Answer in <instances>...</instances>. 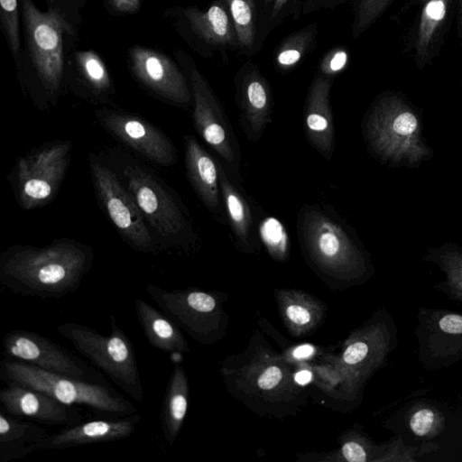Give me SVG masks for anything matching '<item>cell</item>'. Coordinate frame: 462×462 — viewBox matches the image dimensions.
I'll return each instance as SVG.
<instances>
[{
  "instance_id": "obj_1",
  "label": "cell",
  "mask_w": 462,
  "mask_h": 462,
  "mask_svg": "<svg viewBox=\"0 0 462 462\" xmlns=\"http://www.w3.org/2000/svg\"><path fill=\"white\" fill-rule=\"evenodd\" d=\"M92 259L91 249L70 240L14 246L0 257V281L17 294L59 299L79 287Z\"/></svg>"
},
{
  "instance_id": "obj_2",
  "label": "cell",
  "mask_w": 462,
  "mask_h": 462,
  "mask_svg": "<svg viewBox=\"0 0 462 462\" xmlns=\"http://www.w3.org/2000/svg\"><path fill=\"white\" fill-rule=\"evenodd\" d=\"M363 134L369 151L394 166L416 167L431 156L419 114L397 92L382 93L374 100L364 117Z\"/></svg>"
},
{
  "instance_id": "obj_3",
  "label": "cell",
  "mask_w": 462,
  "mask_h": 462,
  "mask_svg": "<svg viewBox=\"0 0 462 462\" xmlns=\"http://www.w3.org/2000/svg\"><path fill=\"white\" fill-rule=\"evenodd\" d=\"M298 234L307 254L323 271L346 277H358L366 271V257L356 236L326 208L302 207Z\"/></svg>"
},
{
  "instance_id": "obj_4",
  "label": "cell",
  "mask_w": 462,
  "mask_h": 462,
  "mask_svg": "<svg viewBox=\"0 0 462 462\" xmlns=\"http://www.w3.org/2000/svg\"><path fill=\"white\" fill-rule=\"evenodd\" d=\"M0 371L6 383H17L43 392L67 405L83 406L115 418L137 412L136 407L118 393L84 379L49 372L10 358L1 362Z\"/></svg>"
},
{
  "instance_id": "obj_5",
  "label": "cell",
  "mask_w": 462,
  "mask_h": 462,
  "mask_svg": "<svg viewBox=\"0 0 462 462\" xmlns=\"http://www.w3.org/2000/svg\"><path fill=\"white\" fill-rule=\"evenodd\" d=\"M110 327L109 336L77 322L62 323L57 327V331L120 389L134 400L143 402L144 390L132 343L113 315L110 316Z\"/></svg>"
},
{
  "instance_id": "obj_6",
  "label": "cell",
  "mask_w": 462,
  "mask_h": 462,
  "mask_svg": "<svg viewBox=\"0 0 462 462\" xmlns=\"http://www.w3.org/2000/svg\"><path fill=\"white\" fill-rule=\"evenodd\" d=\"M26 38L37 75L51 94L56 93L61 83L64 57L63 34L72 28L56 8L40 11L31 0H22Z\"/></svg>"
},
{
  "instance_id": "obj_7",
  "label": "cell",
  "mask_w": 462,
  "mask_h": 462,
  "mask_svg": "<svg viewBox=\"0 0 462 462\" xmlns=\"http://www.w3.org/2000/svg\"><path fill=\"white\" fill-rule=\"evenodd\" d=\"M71 143L60 142L21 157L17 162V192L21 207L45 205L57 193L69 164Z\"/></svg>"
},
{
  "instance_id": "obj_8",
  "label": "cell",
  "mask_w": 462,
  "mask_h": 462,
  "mask_svg": "<svg viewBox=\"0 0 462 462\" xmlns=\"http://www.w3.org/2000/svg\"><path fill=\"white\" fill-rule=\"evenodd\" d=\"M457 0H409L399 15L417 7L411 27L403 37V51L420 69L439 57L455 23Z\"/></svg>"
},
{
  "instance_id": "obj_9",
  "label": "cell",
  "mask_w": 462,
  "mask_h": 462,
  "mask_svg": "<svg viewBox=\"0 0 462 462\" xmlns=\"http://www.w3.org/2000/svg\"><path fill=\"white\" fill-rule=\"evenodd\" d=\"M416 320L418 359L424 369H442L462 361L461 313L420 307Z\"/></svg>"
},
{
  "instance_id": "obj_10",
  "label": "cell",
  "mask_w": 462,
  "mask_h": 462,
  "mask_svg": "<svg viewBox=\"0 0 462 462\" xmlns=\"http://www.w3.org/2000/svg\"><path fill=\"white\" fill-rule=\"evenodd\" d=\"M90 169L96 191L109 218L125 240L137 251H153L154 243L145 217L129 190L106 166L91 161Z\"/></svg>"
},
{
  "instance_id": "obj_11",
  "label": "cell",
  "mask_w": 462,
  "mask_h": 462,
  "mask_svg": "<svg viewBox=\"0 0 462 462\" xmlns=\"http://www.w3.org/2000/svg\"><path fill=\"white\" fill-rule=\"evenodd\" d=\"M127 189L145 219L162 236L173 239L188 230V221L171 193L149 171L138 165L124 169Z\"/></svg>"
},
{
  "instance_id": "obj_12",
  "label": "cell",
  "mask_w": 462,
  "mask_h": 462,
  "mask_svg": "<svg viewBox=\"0 0 462 462\" xmlns=\"http://www.w3.org/2000/svg\"><path fill=\"white\" fill-rule=\"evenodd\" d=\"M194 98V125L203 140L232 168L238 169L241 152L229 121L204 77L190 74Z\"/></svg>"
},
{
  "instance_id": "obj_13",
  "label": "cell",
  "mask_w": 462,
  "mask_h": 462,
  "mask_svg": "<svg viewBox=\"0 0 462 462\" xmlns=\"http://www.w3.org/2000/svg\"><path fill=\"white\" fill-rule=\"evenodd\" d=\"M3 346L7 358L74 378H88V372L76 357L38 333L24 329L9 331L4 337Z\"/></svg>"
},
{
  "instance_id": "obj_14",
  "label": "cell",
  "mask_w": 462,
  "mask_h": 462,
  "mask_svg": "<svg viewBox=\"0 0 462 462\" xmlns=\"http://www.w3.org/2000/svg\"><path fill=\"white\" fill-rule=\"evenodd\" d=\"M104 127L149 161L171 166L177 160L176 149L161 130L135 116L107 111L98 116Z\"/></svg>"
},
{
  "instance_id": "obj_15",
  "label": "cell",
  "mask_w": 462,
  "mask_h": 462,
  "mask_svg": "<svg viewBox=\"0 0 462 462\" xmlns=\"http://www.w3.org/2000/svg\"><path fill=\"white\" fill-rule=\"evenodd\" d=\"M1 411L45 425L72 426L82 417L74 406L64 404L49 394L17 383H7L0 392Z\"/></svg>"
},
{
  "instance_id": "obj_16",
  "label": "cell",
  "mask_w": 462,
  "mask_h": 462,
  "mask_svg": "<svg viewBox=\"0 0 462 462\" xmlns=\"http://www.w3.org/2000/svg\"><path fill=\"white\" fill-rule=\"evenodd\" d=\"M149 297L177 326L199 338L208 331V316L217 307L216 299L201 291H167L154 284L146 287Z\"/></svg>"
},
{
  "instance_id": "obj_17",
  "label": "cell",
  "mask_w": 462,
  "mask_h": 462,
  "mask_svg": "<svg viewBox=\"0 0 462 462\" xmlns=\"http://www.w3.org/2000/svg\"><path fill=\"white\" fill-rule=\"evenodd\" d=\"M132 69L136 78L148 88L165 99L187 106L191 101V92L187 81L167 56L143 47L130 51Z\"/></svg>"
},
{
  "instance_id": "obj_18",
  "label": "cell",
  "mask_w": 462,
  "mask_h": 462,
  "mask_svg": "<svg viewBox=\"0 0 462 462\" xmlns=\"http://www.w3.org/2000/svg\"><path fill=\"white\" fill-rule=\"evenodd\" d=\"M141 419L136 412L116 419L79 422L49 435L39 444L38 450L65 449L124 439L134 434Z\"/></svg>"
},
{
  "instance_id": "obj_19",
  "label": "cell",
  "mask_w": 462,
  "mask_h": 462,
  "mask_svg": "<svg viewBox=\"0 0 462 462\" xmlns=\"http://www.w3.org/2000/svg\"><path fill=\"white\" fill-rule=\"evenodd\" d=\"M331 82L318 77L312 82L304 107V128L309 143L327 160L335 147V129L329 101Z\"/></svg>"
},
{
  "instance_id": "obj_20",
  "label": "cell",
  "mask_w": 462,
  "mask_h": 462,
  "mask_svg": "<svg viewBox=\"0 0 462 462\" xmlns=\"http://www.w3.org/2000/svg\"><path fill=\"white\" fill-rule=\"evenodd\" d=\"M188 178L208 209L221 216L219 174L217 161L191 135L184 138Z\"/></svg>"
},
{
  "instance_id": "obj_21",
  "label": "cell",
  "mask_w": 462,
  "mask_h": 462,
  "mask_svg": "<svg viewBox=\"0 0 462 462\" xmlns=\"http://www.w3.org/2000/svg\"><path fill=\"white\" fill-rule=\"evenodd\" d=\"M242 127L249 139L258 141L271 122L273 98L268 85L255 71L246 74L238 88Z\"/></svg>"
},
{
  "instance_id": "obj_22",
  "label": "cell",
  "mask_w": 462,
  "mask_h": 462,
  "mask_svg": "<svg viewBox=\"0 0 462 462\" xmlns=\"http://www.w3.org/2000/svg\"><path fill=\"white\" fill-rule=\"evenodd\" d=\"M49 436L46 430L32 420L15 419L5 411L0 414V462H9L37 451Z\"/></svg>"
},
{
  "instance_id": "obj_23",
  "label": "cell",
  "mask_w": 462,
  "mask_h": 462,
  "mask_svg": "<svg viewBox=\"0 0 462 462\" xmlns=\"http://www.w3.org/2000/svg\"><path fill=\"white\" fill-rule=\"evenodd\" d=\"M137 320L149 343L170 354L188 351V345L176 324L140 298L134 300Z\"/></svg>"
},
{
  "instance_id": "obj_24",
  "label": "cell",
  "mask_w": 462,
  "mask_h": 462,
  "mask_svg": "<svg viewBox=\"0 0 462 462\" xmlns=\"http://www.w3.org/2000/svg\"><path fill=\"white\" fill-rule=\"evenodd\" d=\"M189 383L183 368L174 366L162 401L161 421L163 435L173 444L181 429L188 410Z\"/></svg>"
},
{
  "instance_id": "obj_25",
  "label": "cell",
  "mask_w": 462,
  "mask_h": 462,
  "mask_svg": "<svg viewBox=\"0 0 462 462\" xmlns=\"http://www.w3.org/2000/svg\"><path fill=\"white\" fill-rule=\"evenodd\" d=\"M185 15L192 31L204 41L215 45L237 42L231 17L221 4L215 3L206 11L187 8Z\"/></svg>"
},
{
  "instance_id": "obj_26",
  "label": "cell",
  "mask_w": 462,
  "mask_h": 462,
  "mask_svg": "<svg viewBox=\"0 0 462 462\" xmlns=\"http://www.w3.org/2000/svg\"><path fill=\"white\" fill-rule=\"evenodd\" d=\"M217 162L220 192L233 233L242 246L249 247L253 238V216L250 207L222 164L218 161Z\"/></svg>"
},
{
  "instance_id": "obj_27",
  "label": "cell",
  "mask_w": 462,
  "mask_h": 462,
  "mask_svg": "<svg viewBox=\"0 0 462 462\" xmlns=\"http://www.w3.org/2000/svg\"><path fill=\"white\" fill-rule=\"evenodd\" d=\"M423 260L436 264L445 276L435 289L462 303V247L454 243H444L428 250Z\"/></svg>"
},
{
  "instance_id": "obj_28",
  "label": "cell",
  "mask_w": 462,
  "mask_h": 462,
  "mask_svg": "<svg viewBox=\"0 0 462 462\" xmlns=\"http://www.w3.org/2000/svg\"><path fill=\"white\" fill-rule=\"evenodd\" d=\"M407 422L415 436L426 439L439 436L446 427L443 413L434 405L425 402H419L410 409Z\"/></svg>"
},
{
  "instance_id": "obj_29",
  "label": "cell",
  "mask_w": 462,
  "mask_h": 462,
  "mask_svg": "<svg viewBox=\"0 0 462 462\" xmlns=\"http://www.w3.org/2000/svg\"><path fill=\"white\" fill-rule=\"evenodd\" d=\"M237 43L251 48L254 41L255 12L253 0H226Z\"/></svg>"
},
{
  "instance_id": "obj_30",
  "label": "cell",
  "mask_w": 462,
  "mask_h": 462,
  "mask_svg": "<svg viewBox=\"0 0 462 462\" xmlns=\"http://www.w3.org/2000/svg\"><path fill=\"white\" fill-rule=\"evenodd\" d=\"M76 60L83 78L94 90L105 92L110 88L108 70L96 52L91 51L77 52Z\"/></svg>"
},
{
  "instance_id": "obj_31",
  "label": "cell",
  "mask_w": 462,
  "mask_h": 462,
  "mask_svg": "<svg viewBox=\"0 0 462 462\" xmlns=\"http://www.w3.org/2000/svg\"><path fill=\"white\" fill-rule=\"evenodd\" d=\"M439 446L434 442H423L419 446H409L402 438H397L386 446L375 461L417 462L419 457L435 452Z\"/></svg>"
},
{
  "instance_id": "obj_32",
  "label": "cell",
  "mask_w": 462,
  "mask_h": 462,
  "mask_svg": "<svg viewBox=\"0 0 462 462\" xmlns=\"http://www.w3.org/2000/svg\"><path fill=\"white\" fill-rule=\"evenodd\" d=\"M260 237L270 254L276 259L287 255L289 237L283 225L279 219L268 217L262 220L259 226Z\"/></svg>"
},
{
  "instance_id": "obj_33",
  "label": "cell",
  "mask_w": 462,
  "mask_h": 462,
  "mask_svg": "<svg viewBox=\"0 0 462 462\" xmlns=\"http://www.w3.org/2000/svg\"><path fill=\"white\" fill-rule=\"evenodd\" d=\"M394 0H357L353 23V37H358L374 24Z\"/></svg>"
},
{
  "instance_id": "obj_34",
  "label": "cell",
  "mask_w": 462,
  "mask_h": 462,
  "mask_svg": "<svg viewBox=\"0 0 462 462\" xmlns=\"http://www.w3.org/2000/svg\"><path fill=\"white\" fill-rule=\"evenodd\" d=\"M0 5L6 38L11 51L15 56L20 49L17 0H0Z\"/></svg>"
},
{
  "instance_id": "obj_35",
  "label": "cell",
  "mask_w": 462,
  "mask_h": 462,
  "mask_svg": "<svg viewBox=\"0 0 462 462\" xmlns=\"http://www.w3.org/2000/svg\"><path fill=\"white\" fill-rule=\"evenodd\" d=\"M310 41V33H300L290 39L280 50L276 60L282 68H290L297 64L302 57Z\"/></svg>"
},
{
  "instance_id": "obj_36",
  "label": "cell",
  "mask_w": 462,
  "mask_h": 462,
  "mask_svg": "<svg viewBox=\"0 0 462 462\" xmlns=\"http://www.w3.org/2000/svg\"><path fill=\"white\" fill-rule=\"evenodd\" d=\"M348 54L343 49L331 51L322 61L321 70L324 74L333 75L340 72L346 65Z\"/></svg>"
},
{
  "instance_id": "obj_37",
  "label": "cell",
  "mask_w": 462,
  "mask_h": 462,
  "mask_svg": "<svg viewBox=\"0 0 462 462\" xmlns=\"http://www.w3.org/2000/svg\"><path fill=\"white\" fill-rule=\"evenodd\" d=\"M285 315L288 320L297 327H305L312 320V314L310 309L300 303H291L285 309Z\"/></svg>"
},
{
  "instance_id": "obj_38",
  "label": "cell",
  "mask_w": 462,
  "mask_h": 462,
  "mask_svg": "<svg viewBox=\"0 0 462 462\" xmlns=\"http://www.w3.org/2000/svg\"><path fill=\"white\" fill-rule=\"evenodd\" d=\"M342 454L349 462H365L369 459V448L356 441H348L342 447Z\"/></svg>"
},
{
  "instance_id": "obj_39",
  "label": "cell",
  "mask_w": 462,
  "mask_h": 462,
  "mask_svg": "<svg viewBox=\"0 0 462 462\" xmlns=\"http://www.w3.org/2000/svg\"><path fill=\"white\" fill-rule=\"evenodd\" d=\"M282 379V372L280 367L273 365L266 368L259 376L257 384L261 389L270 390L279 384Z\"/></svg>"
},
{
  "instance_id": "obj_40",
  "label": "cell",
  "mask_w": 462,
  "mask_h": 462,
  "mask_svg": "<svg viewBox=\"0 0 462 462\" xmlns=\"http://www.w3.org/2000/svg\"><path fill=\"white\" fill-rule=\"evenodd\" d=\"M113 8L122 13H133L140 7L141 0H109Z\"/></svg>"
},
{
  "instance_id": "obj_41",
  "label": "cell",
  "mask_w": 462,
  "mask_h": 462,
  "mask_svg": "<svg viewBox=\"0 0 462 462\" xmlns=\"http://www.w3.org/2000/svg\"><path fill=\"white\" fill-rule=\"evenodd\" d=\"M315 352V348L311 345H300L297 346L293 352L292 356L296 359H307L310 357Z\"/></svg>"
},
{
  "instance_id": "obj_42",
  "label": "cell",
  "mask_w": 462,
  "mask_h": 462,
  "mask_svg": "<svg viewBox=\"0 0 462 462\" xmlns=\"http://www.w3.org/2000/svg\"><path fill=\"white\" fill-rule=\"evenodd\" d=\"M455 25L457 37L462 38V0H457Z\"/></svg>"
},
{
  "instance_id": "obj_43",
  "label": "cell",
  "mask_w": 462,
  "mask_h": 462,
  "mask_svg": "<svg viewBox=\"0 0 462 462\" xmlns=\"http://www.w3.org/2000/svg\"><path fill=\"white\" fill-rule=\"evenodd\" d=\"M294 379L299 384L305 385L311 381L312 374L309 370H301L295 374Z\"/></svg>"
},
{
  "instance_id": "obj_44",
  "label": "cell",
  "mask_w": 462,
  "mask_h": 462,
  "mask_svg": "<svg viewBox=\"0 0 462 462\" xmlns=\"http://www.w3.org/2000/svg\"><path fill=\"white\" fill-rule=\"evenodd\" d=\"M290 0H274L272 8V16L277 15Z\"/></svg>"
},
{
  "instance_id": "obj_45",
  "label": "cell",
  "mask_w": 462,
  "mask_h": 462,
  "mask_svg": "<svg viewBox=\"0 0 462 462\" xmlns=\"http://www.w3.org/2000/svg\"><path fill=\"white\" fill-rule=\"evenodd\" d=\"M274 0H264L266 4L273 3Z\"/></svg>"
},
{
  "instance_id": "obj_46",
  "label": "cell",
  "mask_w": 462,
  "mask_h": 462,
  "mask_svg": "<svg viewBox=\"0 0 462 462\" xmlns=\"http://www.w3.org/2000/svg\"><path fill=\"white\" fill-rule=\"evenodd\" d=\"M407 1H409V0H407Z\"/></svg>"
}]
</instances>
